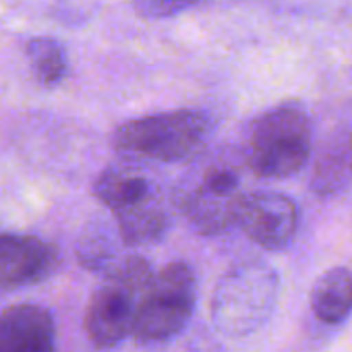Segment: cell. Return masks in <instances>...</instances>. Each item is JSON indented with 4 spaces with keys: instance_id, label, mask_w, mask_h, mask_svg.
Segmentation results:
<instances>
[{
    "instance_id": "obj_1",
    "label": "cell",
    "mask_w": 352,
    "mask_h": 352,
    "mask_svg": "<svg viewBox=\"0 0 352 352\" xmlns=\"http://www.w3.org/2000/svg\"><path fill=\"white\" fill-rule=\"evenodd\" d=\"M247 170L251 168L245 153H199L172 193L176 210L204 236L236 228L243 199L249 193L245 189Z\"/></svg>"
},
{
    "instance_id": "obj_13",
    "label": "cell",
    "mask_w": 352,
    "mask_h": 352,
    "mask_svg": "<svg viewBox=\"0 0 352 352\" xmlns=\"http://www.w3.org/2000/svg\"><path fill=\"white\" fill-rule=\"evenodd\" d=\"M34 75L44 87H56L63 83L69 71V58L65 46L54 38H34L25 46Z\"/></svg>"
},
{
    "instance_id": "obj_14",
    "label": "cell",
    "mask_w": 352,
    "mask_h": 352,
    "mask_svg": "<svg viewBox=\"0 0 352 352\" xmlns=\"http://www.w3.org/2000/svg\"><path fill=\"white\" fill-rule=\"evenodd\" d=\"M120 253H116V243L108 234L106 228H96L94 232H87L83 241L79 243V259L87 270L100 272L102 276L110 272L118 261Z\"/></svg>"
},
{
    "instance_id": "obj_11",
    "label": "cell",
    "mask_w": 352,
    "mask_h": 352,
    "mask_svg": "<svg viewBox=\"0 0 352 352\" xmlns=\"http://www.w3.org/2000/svg\"><path fill=\"white\" fill-rule=\"evenodd\" d=\"M352 185V131L340 129L325 137L313 162L311 189L319 197H333Z\"/></svg>"
},
{
    "instance_id": "obj_2",
    "label": "cell",
    "mask_w": 352,
    "mask_h": 352,
    "mask_svg": "<svg viewBox=\"0 0 352 352\" xmlns=\"http://www.w3.org/2000/svg\"><path fill=\"white\" fill-rule=\"evenodd\" d=\"M94 195L116 220L124 247H147L170 228L168 197L143 162L126 160L106 168L94 183Z\"/></svg>"
},
{
    "instance_id": "obj_5",
    "label": "cell",
    "mask_w": 352,
    "mask_h": 352,
    "mask_svg": "<svg viewBox=\"0 0 352 352\" xmlns=\"http://www.w3.org/2000/svg\"><path fill=\"white\" fill-rule=\"evenodd\" d=\"M153 278L149 261L137 253L122 255L104 274V282L91 294L85 311V331L94 346L114 348L133 336L139 305Z\"/></svg>"
},
{
    "instance_id": "obj_9",
    "label": "cell",
    "mask_w": 352,
    "mask_h": 352,
    "mask_svg": "<svg viewBox=\"0 0 352 352\" xmlns=\"http://www.w3.org/2000/svg\"><path fill=\"white\" fill-rule=\"evenodd\" d=\"M58 267L56 249L32 234L0 232V294L48 280Z\"/></svg>"
},
{
    "instance_id": "obj_6",
    "label": "cell",
    "mask_w": 352,
    "mask_h": 352,
    "mask_svg": "<svg viewBox=\"0 0 352 352\" xmlns=\"http://www.w3.org/2000/svg\"><path fill=\"white\" fill-rule=\"evenodd\" d=\"M280 294L276 270L263 261L232 265L216 284L212 294V321L228 338L257 331L272 317Z\"/></svg>"
},
{
    "instance_id": "obj_4",
    "label": "cell",
    "mask_w": 352,
    "mask_h": 352,
    "mask_svg": "<svg viewBox=\"0 0 352 352\" xmlns=\"http://www.w3.org/2000/svg\"><path fill=\"white\" fill-rule=\"evenodd\" d=\"M313 149V129L298 102L278 104L259 114L247 137L245 157L261 179H288L300 172Z\"/></svg>"
},
{
    "instance_id": "obj_15",
    "label": "cell",
    "mask_w": 352,
    "mask_h": 352,
    "mask_svg": "<svg viewBox=\"0 0 352 352\" xmlns=\"http://www.w3.org/2000/svg\"><path fill=\"white\" fill-rule=\"evenodd\" d=\"M201 0H133L135 11L143 19H168L195 7Z\"/></svg>"
},
{
    "instance_id": "obj_12",
    "label": "cell",
    "mask_w": 352,
    "mask_h": 352,
    "mask_svg": "<svg viewBox=\"0 0 352 352\" xmlns=\"http://www.w3.org/2000/svg\"><path fill=\"white\" fill-rule=\"evenodd\" d=\"M311 311L327 323H342L352 313V272L348 267H329L311 288Z\"/></svg>"
},
{
    "instance_id": "obj_7",
    "label": "cell",
    "mask_w": 352,
    "mask_h": 352,
    "mask_svg": "<svg viewBox=\"0 0 352 352\" xmlns=\"http://www.w3.org/2000/svg\"><path fill=\"white\" fill-rule=\"evenodd\" d=\"M197 300V278L189 263L174 261L162 267L149 284L133 327L141 344L166 342L181 333L193 317Z\"/></svg>"
},
{
    "instance_id": "obj_3",
    "label": "cell",
    "mask_w": 352,
    "mask_h": 352,
    "mask_svg": "<svg viewBox=\"0 0 352 352\" xmlns=\"http://www.w3.org/2000/svg\"><path fill=\"white\" fill-rule=\"evenodd\" d=\"M212 126L210 114L201 110H170L120 124L112 145L135 162H191L206 147Z\"/></svg>"
},
{
    "instance_id": "obj_10",
    "label": "cell",
    "mask_w": 352,
    "mask_h": 352,
    "mask_svg": "<svg viewBox=\"0 0 352 352\" xmlns=\"http://www.w3.org/2000/svg\"><path fill=\"white\" fill-rule=\"evenodd\" d=\"M0 352H56V325L40 305H13L0 311Z\"/></svg>"
},
{
    "instance_id": "obj_8",
    "label": "cell",
    "mask_w": 352,
    "mask_h": 352,
    "mask_svg": "<svg viewBox=\"0 0 352 352\" xmlns=\"http://www.w3.org/2000/svg\"><path fill=\"white\" fill-rule=\"evenodd\" d=\"M296 204L276 191H249L243 199L236 228L265 251L286 249L298 230Z\"/></svg>"
}]
</instances>
